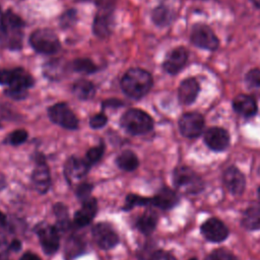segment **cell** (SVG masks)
<instances>
[{
  "mask_svg": "<svg viewBox=\"0 0 260 260\" xmlns=\"http://www.w3.org/2000/svg\"><path fill=\"white\" fill-rule=\"evenodd\" d=\"M89 167L85 159L76 156L69 157L64 166V174L67 181L70 184L80 181L87 174Z\"/></svg>",
  "mask_w": 260,
  "mask_h": 260,
  "instance_id": "7c38bea8",
  "label": "cell"
},
{
  "mask_svg": "<svg viewBox=\"0 0 260 260\" xmlns=\"http://www.w3.org/2000/svg\"><path fill=\"white\" fill-rule=\"evenodd\" d=\"M84 250V243L78 237H71L65 244V255L67 259H73Z\"/></svg>",
  "mask_w": 260,
  "mask_h": 260,
  "instance_id": "4316f807",
  "label": "cell"
},
{
  "mask_svg": "<svg viewBox=\"0 0 260 260\" xmlns=\"http://www.w3.org/2000/svg\"><path fill=\"white\" fill-rule=\"evenodd\" d=\"M191 42L196 47L214 51L218 48L219 41L213 30L205 24H196L191 32Z\"/></svg>",
  "mask_w": 260,
  "mask_h": 260,
  "instance_id": "9c48e42d",
  "label": "cell"
},
{
  "mask_svg": "<svg viewBox=\"0 0 260 260\" xmlns=\"http://www.w3.org/2000/svg\"><path fill=\"white\" fill-rule=\"evenodd\" d=\"M35 83L32 76L22 68L0 70V84L7 85L4 93L14 100H23L27 96V89Z\"/></svg>",
  "mask_w": 260,
  "mask_h": 260,
  "instance_id": "6da1fadb",
  "label": "cell"
},
{
  "mask_svg": "<svg viewBox=\"0 0 260 260\" xmlns=\"http://www.w3.org/2000/svg\"><path fill=\"white\" fill-rule=\"evenodd\" d=\"M107 122H108V118L105 115V113L102 112V113H99L90 118L89 125L92 129H100V128L104 127L107 124Z\"/></svg>",
  "mask_w": 260,
  "mask_h": 260,
  "instance_id": "74e56055",
  "label": "cell"
},
{
  "mask_svg": "<svg viewBox=\"0 0 260 260\" xmlns=\"http://www.w3.org/2000/svg\"><path fill=\"white\" fill-rule=\"evenodd\" d=\"M72 91L76 98L82 101L91 100L95 94V87L93 83L86 79H79L74 82Z\"/></svg>",
  "mask_w": 260,
  "mask_h": 260,
  "instance_id": "cb8c5ba5",
  "label": "cell"
},
{
  "mask_svg": "<svg viewBox=\"0 0 260 260\" xmlns=\"http://www.w3.org/2000/svg\"><path fill=\"white\" fill-rule=\"evenodd\" d=\"M92 237L96 245L105 250L114 248L119 241L116 232L107 223L100 222L92 229Z\"/></svg>",
  "mask_w": 260,
  "mask_h": 260,
  "instance_id": "30bf717a",
  "label": "cell"
},
{
  "mask_svg": "<svg viewBox=\"0 0 260 260\" xmlns=\"http://www.w3.org/2000/svg\"><path fill=\"white\" fill-rule=\"evenodd\" d=\"M20 260H41V259H40V257L37 256L36 254L30 253V252H27V253H24V254L21 256Z\"/></svg>",
  "mask_w": 260,
  "mask_h": 260,
  "instance_id": "b9f144b4",
  "label": "cell"
},
{
  "mask_svg": "<svg viewBox=\"0 0 260 260\" xmlns=\"http://www.w3.org/2000/svg\"><path fill=\"white\" fill-rule=\"evenodd\" d=\"M9 249L14 251V252H17L21 249V243L18 241V240H13L11 242V244L9 245Z\"/></svg>",
  "mask_w": 260,
  "mask_h": 260,
  "instance_id": "7bdbcfd3",
  "label": "cell"
},
{
  "mask_svg": "<svg viewBox=\"0 0 260 260\" xmlns=\"http://www.w3.org/2000/svg\"><path fill=\"white\" fill-rule=\"evenodd\" d=\"M233 109L239 115L248 118L257 113V103L253 96L242 93L233 100Z\"/></svg>",
  "mask_w": 260,
  "mask_h": 260,
  "instance_id": "ffe728a7",
  "label": "cell"
},
{
  "mask_svg": "<svg viewBox=\"0 0 260 260\" xmlns=\"http://www.w3.org/2000/svg\"><path fill=\"white\" fill-rule=\"evenodd\" d=\"M31 182L39 193H46L51 186V175L44 159H38L31 175Z\"/></svg>",
  "mask_w": 260,
  "mask_h": 260,
  "instance_id": "2e32d148",
  "label": "cell"
},
{
  "mask_svg": "<svg viewBox=\"0 0 260 260\" xmlns=\"http://www.w3.org/2000/svg\"><path fill=\"white\" fill-rule=\"evenodd\" d=\"M5 223V215L0 211V228Z\"/></svg>",
  "mask_w": 260,
  "mask_h": 260,
  "instance_id": "f6af8a7d",
  "label": "cell"
},
{
  "mask_svg": "<svg viewBox=\"0 0 260 260\" xmlns=\"http://www.w3.org/2000/svg\"><path fill=\"white\" fill-rule=\"evenodd\" d=\"M258 196H259V198H260V187L258 188Z\"/></svg>",
  "mask_w": 260,
  "mask_h": 260,
  "instance_id": "7dc6e473",
  "label": "cell"
},
{
  "mask_svg": "<svg viewBox=\"0 0 260 260\" xmlns=\"http://www.w3.org/2000/svg\"><path fill=\"white\" fill-rule=\"evenodd\" d=\"M202 235L211 242H221L228 235L229 231L225 224L217 218H209L201 225Z\"/></svg>",
  "mask_w": 260,
  "mask_h": 260,
  "instance_id": "9a60e30c",
  "label": "cell"
},
{
  "mask_svg": "<svg viewBox=\"0 0 260 260\" xmlns=\"http://www.w3.org/2000/svg\"><path fill=\"white\" fill-rule=\"evenodd\" d=\"M98 11L92 23V31L99 38H107L114 24V0H98Z\"/></svg>",
  "mask_w": 260,
  "mask_h": 260,
  "instance_id": "277c9868",
  "label": "cell"
},
{
  "mask_svg": "<svg viewBox=\"0 0 260 260\" xmlns=\"http://www.w3.org/2000/svg\"><path fill=\"white\" fill-rule=\"evenodd\" d=\"M54 210H55V214L57 216V222H58L59 229L62 231L68 229L69 220H68L67 208L62 203H58L54 206Z\"/></svg>",
  "mask_w": 260,
  "mask_h": 260,
  "instance_id": "4dcf8cb0",
  "label": "cell"
},
{
  "mask_svg": "<svg viewBox=\"0 0 260 260\" xmlns=\"http://www.w3.org/2000/svg\"><path fill=\"white\" fill-rule=\"evenodd\" d=\"M104 151H105V145L104 143L102 142L101 144H99L98 146H94V147H91L87 152H86V155H85V160L87 161V164L89 166L98 162L103 154H104Z\"/></svg>",
  "mask_w": 260,
  "mask_h": 260,
  "instance_id": "836d02e7",
  "label": "cell"
},
{
  "mask_svg": "<svg viewBox=\"0 0 260 260\" xmlns=\"http://www.w3.org/2000/svg\"><path fill=\"white\" fill-rule=\"evenodd\" d=\"M243 225L247 230H260V204H253L246 209L243 215Z\"/></svg>",
  "mask_w": 260,
  "mask_h": 260,
  "instance_id": "603a6c76",
  "label": "cell"
},
{
  "mask_svg": "<svg viewBox=\"0 0 260 260\" xmlns=\"http://www.w3.org/2000/svg\"><path fill=\"white\" fill-rule=\"evenodd\" d=\"M245 79L248 87L251 90L260 93V70L259 69H251L246 74Z\"/></svg>",
  "mask_w": 260,
  "mask_h": 260,
  "instance_id": "1f68e13d",
  "label": "cell"
},
{
  "mask_svg": "<svg viewBox=\"0 0 260 260\" xmlns=\"http://www.w3.org/2000/svg\"><path fill=\"white\" fill-rule=\"evenodd\" d=\"M29 44L36 52L46 55L55 54L61 48L57 35L49 28L35 30L29 37Z\"/></svg>",
  "mask_w": 260,
  "mask_h": 260,
  "instance_id": "5b68a950",
  "label": "cell"
},
{
  "mask_svg": "<svg viewBox=\"0 0 260 260\" xmlns=\"http://www.w3.org/2000/svg\"><path fill=\"white\" fill-rule=\"evenodd\" d=\"M149 260H176V258L172 254H170L168 252L157 251V252H154L150 256Z\"/></svg>",
  "mask_w": 260,
  "mask_h": 260,
  "instance_id": "ab89813d",
  "label": "cell"
},
{
  "mask_svg": "<svg viewBox=\"0 0 260 260\" xmlns=\"http://www.w3.org/2000/svg\"><path fill=\"white\" fill-rule=\"evenodd\" d=\"M190 260H197V259H195V258H192V259H190Z\"/></svg>",
  "mask_w": 260,
  "mask_h": 260,
  "instance_id": "681fc988",
  "label": "cell"
},
{
  "mask_svg": "<svg viewBox=\"0 0 260 260\" xmlns=\"http://www.w3.org/2000/svg\"><path fill=\"white\" fill-rule=\"evenodd\" d=\"M151 18L156 25L165 26L170 23L172 19V13L167 6L159 5L153 9L151 13Z\"/></svg>",
  "mask_w": 260,
  "mask_h": 260,
  "instance_id": "83f0119b",
  "label": "cell"
},
{
  "mask_svg": "<svg viewBox=\"0 0 260 260\" xmlns=\"http://www.w3.org/2000/svg\"><path fill=\"white\" fill-rule=\"evenodd\" d=\"M204 118L201 114L190 112L182 115L179 120V130L187 138H195L202 134L204 129Z\"/></svg>",
  "mask_w": 260,
  "mask_h": 260,
  "instance_id": "ba28073f",
  "label": "cell"
},
{
  "mask_svg": "<svg viewBox=\"0 0 260 260\" xmlns=\"http://www.w3.org/2000/svg\"><path fill=\"white\" fill-rule=\"evenodd\" d=\"M0 24L4 27L22 30L24 26V21L17 14L8 10L1 16Z\"/></svg>",
  "mask_w": 260,
  "mask_h": 260,
  "instance_id": "f1b7e54d",
  "label": "cell"
},
{
  "mask_svg": "<svg viewBox=\"0 0 260 260\" xmlns=\"http://www.w3.org/2000/svg\"><path fill=\"white\" fill-rule=\"evenodd\" d=\"M122 105L123 104L119 100H108V101L104 102L103 109H105L106 107H119V106H122Z\"/></svg>",
  "mask_w": 260,
  "mask_h": 260,
  "instance_id": "60d3db41",
  "label": "cell"
},
{
  "mask_svg": "<svg viewBox=\"0 0 260 260\" xmlns=\"http://www.w3.org/2000/svg\"><path fill=\"white\" fill-rule=\"evenodd\" d=\"M177 202H178L177 194L169 188L161 189L153 198H151V204L165 210L172 208L173 206L176 205Z\"/></svg>",
  "mask_w": 260,
  "mask_h": 260,
  "instance_id": "7402d4cb",
  "label": "cell"
},
{
  "mask_svg": "<svg viewBox=\"0 0 260 260\" xmlns=\"http://www.w3.org/2000/svg\"><path fill=\"white\" fill-rule=\"evenodd\" d=\"M2 15H1V8H0V17H1Z\"/></svg>",
  "mask_w": 260,
  "mask_h": 260,
  "instance_id": "c3c4849f",
  "label": "cell"
},
{
  "mask_svg": "<svg viewBox=\"0 0 260 260\" xmlns=\"http://www.w3.org/2000/svg\"><path fill=\"white\" fill-rule=\"evenodd\" d=\"M27 136L28 134L25 130L17 129L8 134V136L5 139V143H8L10 145H19L27 139Z\"/></svg>",
  "mask_w": 260,
  "mask_h": 260,
  "instance_id": "d6a6232c",
  "label": "cell"
},
{
  "mask_svg": "<svg viewBox=\"0 0 260 260\" xmlns=\"http://www.w3.org/2000/svg\"><path fill=\"white\" fill-rule=\"evenodd\" d=\"M71 68L73 71L83 74H90L98 70L96 65L91 60L85 58L75 59L71 64Z\"/></svg>",
  "mask_w": 260,
  "mask_h": 260,
  "instance_id": "f546056e",
  "label": "cell"
},
{
  "mask_svg": "<svg viewBox=\"0 0 260 260\" xmlns=\"http://www.w3.org/2000/svg\"><path fill=\"white\" fill-rule=\"evenodd\" d=\"M206 145L214 151H222L230 144V135L226 130L220 127H211L204 133Z\"/></svg>",
  "mask_w": 260,
  "mask_h": 260,
  "instance_id": "5bb4252c",
  "label": "cell"
},
{
  "mask_svg": "<svg viewBox=\"0 0 260 260\" xmlns=\"http://www.w3.org/2000/svg\"><path fill=\"white\" fill-rule=\"evenodd\" d=\"M251 1L254 4V6H256L257 8H260V0H251Z\"/></svg>",
  "mask_w": 260,
  "mask_h": 260,
  "instance_id": "bcb514c9",
  "label": "cell"
},
{
  "mask_svg": "<svg viewBox=\"0 0 260 260\" xmlns=\"http://www.w3.org/2000/svg\"><path fill=\"white\" fill-rule=\"evenodd\" d=\"M98 210V203L94 198L86 199L82 206L74 214V224L78 228L85 226L90 223Z\"/></svg>",
  "mask_w": 260,
  "mask_h": 260,
  "instance_id": "d6986e66",
  "label": "cell"
},
{
  "mask_svg": "<svg viewBox=\"0 0 260 260\" xmlns=\"http://www.w3.org/2000/svg\"><path fill=\"white\" fill-rule=\"evenodd\" d=\"M152 77L149 72L141 68L129 69L121 79V88L131 99L143 98L152 86Z\"/></svg>",
  "mask_w": 260,
  "mask_h": 260,
  "instance_id": "7a4b0ae2",
  "label": "cell"
},
{
  "mask_svg": "<svg viewBox=\"0 0 260 260\" xmlns=\"http://www.w3.org/2000/svg\"><path fill=\"white\" fill-rule=\"evenodd\" d=\"M91 190H92V185L88 183H81L77 186L76 195L79 199L85 201L86 199H88V195L90 194Z\"/></svg>",
  "mask_w": 260,
  "mask_h": 260,
  "instance_id": "f35d334b",
  "label": "cell"
},
{
  "mask_svg": "<svg viewBox=\"0 0 260 260\" xmlns=\"http://www.w3.org/2000/svg\"><path fill=\"white\" fill-rule=\"evenodd\" d=\"M77 20V11L75 9H69L65 11L60 17V26L62 28H68L72 26Z\"/></svg>",
  "mask_w": 260,
  "mask_h": 260,
  "instance_id": "d590c367",
  "label": "cell"
},
{
  "mask_svg": "<svg viewBox=\"0 0 260 260\" xmlns=\"http://www.w3.org/2000/svg\"><path fill=\"white\" fill-rule=\"evenodd\" d=\"M156 223L157 214L152 210H147L139 217L136 225L141 233H143L144 235H149L154 231Z\"/></svg>",
  "mask_w": 260,
  "mask_h": 260,
  "instance_id": "484cf974",
  "label": "cell"
},
{
  "mask_svg": "<svg viewBox=\"0 0 260 260\" xmlns=\"http://www.w3.org/2000/svg\"><path fill=\"white\" fill-rule=\"evenodd\" d=\"M0 44L10 50L21 49L22 30L7 28L0 24Z\"/></svg>",
  "mask_w": 260,
  "mask_h": 260,
  "instance_id": "44dd1931",
  "label": "cell"
},
{
  "mask_svg": "<svg viewBox=\"0 0 260 260\" xmlns=\"http://www.w3.org/2000/svg\"><path fill=\"white\" fill-rule=\"evenodd\" d=\"M174 184L183 193L196 194L203 189L201 178L188 167H179L174 171Z\"/></svg>",
  "mask_w": 260,
  "mask_h": 260,
  "instance_id": "8992f818",
  "label": "cell"
},
{
  "mask_svg": "<svg viewBox=\"0 0 260 260\" xmlns=\"http://www.w3.org/2000/svg\"><path fill=\"white\" fill-rule=\"evenodd\" d=\"M116 164L121 170L126 172H131L137 169L139 165V160L137 155L133 151L124 150L117 156Z\"/></svg>",
  "mask_w": 260,
  "mask_h": 260,
  "instance_id": "d4e9b609",
  "label": "cell"
},
{
  "mask_svg": "<svg viewBox=\"0 0 260 260\" xmlns=\"http://www.w3.org/2000/svg\"><path fill=\"white\" fill-rule=\"evenodd\" d=\"M200 91L198 81L194 77L184 79L178 89V98L184 105H191L195 102Z\"/></svg>",
  "mask_w": 260,
  "mask_h": 260,
  "instance_id": "ac0fdd59",
  "label": "cell"
},
{
  "mask_svg": "<svg viewBox=\"0 0 260 260\" xmlns=\"http://www.w3.org/2000/svg\"><path fill=\"white\" fill-rule=\"evenodd\" d=\"M188 60V52L184 47H178L168 53L164 61L162 67L169 74L179 73L186 65Z\"/></svg>",
  "mask_w": 260,
  "mask_h": 260,
  "instance_id": "8fae6325",
  "label": "cell"
},
{
  "mask_svg": "<svg viewBox=\"0 0 260 260\" xmlns=\"http://www.w3.org/2000/svg\"><path fill=\"white\" fill-rule=\"evenodd\" d=\"M146 204H151V198H145L141 197L135 194H129L126 198V203H125V209L129 210L135 206H141V205H146Z\"/></svg>",
  "mask_w": 260,
  "mask_h": 260,
  "instance_id": "e575fe53",
  "label": "cell"
},
{
  "mask_svg": "<svg viewBox=\"0 0 260 260\" xmlns=\"http://www.w3.org/2000/svg\"><path fill=\"white\" fill-rule=\"evenodd\" d=\"M48 116L53 123L63 128L74 130L78 127L77 117L65 103H58L50 107L48 110Z\"/></svg>",
  "mask_w": 260,
  "mask_h": 260,
  "instance_id": "52a82bcc",
  "label": "cell"
},
{
  "mask_svg": "<svg viewBox=\"0 0 260 260\" xmlns=\"http://www.w3.org/2000/svg\"><path fill=\"white\" fill-rule=\"evenodd\" d=\"M205 260H238V259L231 252H229L224 249H219V250H215L212 253H210L205 258Z\"/></svg>",
  "mask_w": 260,
  "mask_h": 260,
  "instance_id": "8d00e7d4",
  "label": "cell"
},
{
  "mask_svg": "<svg viewBox=\"0 0 260 260\" xmlns=\"http://www.w3.org/2000/svg\"><path fill=\"white\" fill-rule=\"evenodd\" d=\"M5 187V177L0 173V190Z\"/></svg>",
  "mask_w": 260,
  "mask_h": 260,
  "instance_id": "ee69618b",
  "label": "cell"
},
{
  "mask_svg": "<svg viewBox=\"0 0 260 260\" xmlns=\"http://www.w3.org/2000/svg\"><path fill=\"white\" fill-rule=\"evenodd\" d=\"M38 236L43 250L51 255L59 248V233L58 229L49 224H44L38 229Z\"/></svg>",
  "mask_w": 260,
  "mask_h": 260,
  "instance_id": "4fadbf2b",
  "label": "cell"
},
{
  "mask_svg": "<svg viewBox=\"0 0 260 260\" xmlns=\"http://www.w3.org/2000/svg\"><path fill=\"white\" fill-rule=\"evenodd\" d=\"M223 183L226 189L234 195H240L245 189V177L236 167H230L225 170Z\"/></svg>",
  "mask_w": 260,
  "mask_h": 260,
  "instance_id": "e0dca14e",
  "label": "cell"
},
{
  "mask_svg": "<svg viewBox=\"0 0 260 260\" xmlns=\"http://www.w3.org/2000/svg\"><path fill=\"white\" fill-rule=\"evenodd\" d=\"M120 125L131 135H142L152 130L153 120L140 109H130L122 115Z\"/></svg>",
  "mask_w": 260,
  "mask_h": 260,
  "instance_id": "3957f363",
  "label": "cell"
}]
</instances>
